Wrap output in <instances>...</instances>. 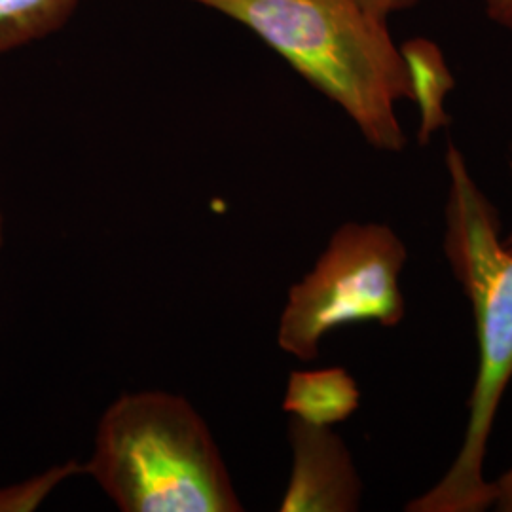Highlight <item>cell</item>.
Listing matches in <instances>:
<instances>
[{"mask_svg":"<svg viewBox=\"0 0 512 512\" xmlns=\"http://www.w3.org/2000/svg\"><path fill=\"white\" fill-rule=\"evenodd\" d=\"M444 160V255L473 308L478 366L458 456L431 490L404 509L482 512L494 505V482L484 478V461L499 404L512 380V251L501 239L499 213L476 184L463 152L448 143Z\"/></svg>","mask_w":512,"mask_h":512,"instance_id":"6da1fadb","label":"cell"},{"mask_svg":"<svg viewBox=\"0 0 512 512\" xmlns=\"http://www.w3.org/2000/svg\"><path fill=\"white\" fill-rule=\"evenodd\" d=\"M272 48L348 114L370 147H406L397 105L410 101L401 46L361 0H192Z\"/></svg>","mask_w":512,"mask_h":512,"instance_id":"7a4b0ae2","label":"cell"},{"mask_svg":"<svg viewBox=\"0 0 512 512\" xmlns=\"http://www.w3.org/2000/svg\"><path fill=\"white\" fill-rule=\"evenodd\" d=\"M84 475L122 512H241L207 421L183 395L124 393L97 421Z\"/></svg>","mask_w":512,"mask_h":512,"instance_id":"3957f363","label":"cell"},{"mask_svg":"<svg viewBox=\"0 0 512 512\" xmlns=\"http://www.w3.org/2000/svg\"><path fill=\"white\" fill-rule=\"evenodd\" d=\"M406 260L403 239L387 224H342L310 272L289 289L277 346L308 363L332 330L359 323L397 327L406 311L399 283Z\"/></svg>","mask_w":512,"mask_h":512,"instance_id":"277c9868","label":"cell"},{"mask_svg":"<svg viewBox=\"0 0 512 512\" xmlns=\"http://www.w3.org/2000/svg\"><path fill=\"white\" fill-rule=\"evenodd\" d=\"M291 478L281 512H355L363 501V480L348 444L332 427L291 416Z\"/></svg>","mask_w":512,"mask_h":512,"instance_id":"5b68a950","label":"cell"},{"mask_svg":"<svg viewBox=\"0 0 512 512\" xmlns=\"http://www.w3.org/2000/svg\"><path fill=\"white\" fill-rule=\"evenodd\" d=\"M359 406L361 389L342 366L294 370L283 397V410L289 416L321 427L349 420Z\"/></svg>","mask_w":512,"mask_h":512,"instance_id":"8992f818","label":"cell"},{"mask_svg":"<svg viewBox=\"0 0 512 512\" xmlns=\"http://www.w3.org/2000/svg\"><path fill=\"white\" fill-rule=\"evenodd\" d=\"M401 55L410 84V101L420 112L418 141L427 145L437 131L450 124L444 101L456 88V80L439 44L429 38L406 40L401 44Z\"/></svg>","mask_w":512,"mask_h":512,"instance_id":"52a82bcc","label":"cell"},{"mask_svg":"<svg viewBox=\"0 0 512 512\" xmlns=\"http://www.w3.org/2000/svg\"><path fill=\"white\" fill-rule=\"evenodd\" d=\"M82 0H0V55L57 33Z\"/></svg>","mask_w":512,"mask_h":512,"instance_id":"ba28073f","label":"cell"},{"mask_svg":"<svg viewBox=\"0 0 512 512\" xmlns=\"http://www.w3.org/2000/svg\"><path fill=\"white\" fill-rule=\"evenodd\" d=\"M80 475H84V461L69 459L16 484L0 486V512L37 511L63 482Z\"/></svg>","mask_w":512,"mask_h":512,"instance_id":"9c48e42d","label":"cell"},{"mask_svg":"<svg viewBox=\"0 0 512 512\" xmlns=\"http://www.w3.org/2000/svg\"><path fill=\"white\" fill-rule=\"evenodd\" d=\"M361 2L365 4L372 14H376L378 18L389 21L391 16L412 8L418 0H361Z\"/></svg>","mask_w":512,"mask_h":512,"instance_id":"30bf717a","label":"cell"},{"mask_svg":"<svg viewBox=\"0 0 512 512\" xmlns=\"http://www.w3.org/2000/svg\"><path fill=\"white\" fill-rule=\"evenodd\" d=\"M484 8L495 25L512 31V0H484Z\"/></svg>","mask_w":512,"mask_h":512,"instance_id":"8fae6325","label":"cell"},{"mask_svg":"<svg viewBox=\"0 0 512 512\" xmlns=\"http://www.w3.org/2000/svg\"><path fill=\"white\" fill-rule=\"evenodd\" d=\"M494 507L497 511L512 512V469L494 482Z\"/></svg>","mask_w":512,"mask_h":512,"instance_id":"7c38bea8","label":"cell"},{"mask_svg":"<svg viewBox=\"0 0 512 512\" xmlns=\"http://www.w3.org/2000/svg\"><path fill=\"white\" fill-rule=\"evenodd\" d=\"M4 247V213H2V207H0V251Z\"/></svg>","mask_w":512,"mask_h":512,"instance_id":"4fadbf2b","label":"cell"},{"mask_svg":"<svg viewBox=\"0 0 512 512\" xmlns=\"http://www.w3.org/2000/svg\"><path fill=\"white\" fill-rule=\"evenodd\" d=\"M509 167H511V175H512V143H511V158H509ZM505 241V245L509 247L512 251V232L507 236V238L503 239Z\"/></svg>","mask_w":512,"mask_h":512,"instance_id":"5bb4252c","label":"cell"}]
</instances>
